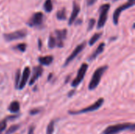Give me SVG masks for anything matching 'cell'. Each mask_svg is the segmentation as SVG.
Masks as SVG:
<instances>
[{
  "instance_id": "4fadbf2b",
  "label": "cell",
  "mask_w": 135,
  "mask_h": 134,
  "mask_svg": "<svg viewBox=\"0 0 135 134\" xmlns=\"http://www.w3.org/2000/svg\"><path fill=\"white\" fill-rule=\"evenodd\" d=\"M80 12V6L78 4H77L75 2H74V4H73V11H72V13L70 17V19H69V24L71 25L72 23L76 20L78 13Z\"/></svg>"
},
{
  "instance_id": "cb8c5ba5",
  "label": "cell",
  "mask_w": 135,
  "mask_h": 134,
  "mask_svg": "<svg viewBox=\"0 0 135 134\" xmlns=\"http://www.w3.org/2000/svg\"><path fill=\"white\" fill-rule=\"evenodd\" d=\"M20 77H21V71H20V70H17L16 75H15V87L17 88H18V85L20 82Z\"/></svg>"
},
{
  "instance_id": "484cf974",
  "label": "cell",
  "mask_w": 135,
  "mask_h": 134,
  "mask_svg": "<svg viewBox=\"0 0 135 134\" xmlns=\"http://www.w3.org/2000/svg\"><path fill=\"white\" fill-rule=\"evenodd\" d=\"M96 23V21L95 19H90L89 22V26H88V31H90L91 29H93L94 24Z\"/></svg>"
},
{
  "instance_id": "6da1fadb",
  "label": "cell",
  "mask_w": 135,
  "mask_h": 134,
  "mask_svg": "<svg viewBox=\"0 0 135 134\" xmlns=\"http://www.w3.org/2000/svg\"><path fill=\"white\" fill-rule=\"evenodd\" d=\"M135 129L134 124L133 123H123V124H117L114 126H109L105 129L103 134H117L122 131L125 130H131L134 131Z\"/></svg>"
},
{
  "instance_id": "5b68a950",
  "label": "cell",
  "mask_w": 135,
  "mask_h": 134,
  "mask_svg": "<svg viewBox=\"0 0 135 134\" xmlns=\"http://www.w3.org/2000/svg\"><path fill=\"white\" fill-rule=\"evenodd\" d=\"M27 36V32L25 29H21V30H17L15 32H13L11 33H6L3 35V37L5 39V40L10 42V41H13V40H17L20 39H23Z\"/></svg>"
},
{
  "instance_id": "603a6c76",
  "label": "cell",
  "mask_w": 135,
  "mask_h": 134,
  "mask_svg": "<svg viewBox=\"0 0 135 134\" xmlns=\"http://www.w3.org/2000/svg\"><path fill=\"white\" fill-rule=\"evenodd\" d=\"M19 126L18 125H14V126H10L9 129H8V130L6 131V134H11L13 133H14V132H16L18 129H19Z\"/></svg>"
},
{
  "instance_id": "4316f807",
  "label": "cell",
  "mask_w": 135,
  "mask_h": 134,
  "mask_svg": "<svg viewBox=\"0 0 135 134\" xmlns=\"http://www.w3.org/2000/svg\"><path fill=\"white\" fill-rule=\"evenodd\" d=\"M39 112H40V110L35 109V110H32V111H30V114H31V115H35V114H37V113H39Z\"/></svg>"
},
{
  "instance_id": "8fae6325",
  "label": "cell",
  "mask_w": 135,
  "mask_h": 134,
  "mask_svg": "<svg viewBox=\"0 0 135 134\" xmlns=\"http://www.w3.org/2000/svg\"><path fill=\"white\" fill-rule=\"evenodd\" d=\"M30 73H31V70H30V68L28 66V67H25V70H23V73H22V76H21V78L20 80V82H19V85H18V89H22L24 88V87L25 86L28 78H29V76H30Z\"/></svg>"
},
{
  "instance_id": "83f0119b",
  "label": "cell",
  "mask_w": 135,
  "mask_h": 134,
  "mask_svg": "<svg viewBox=\"0 0 135 134\" xmlns=\"http://www.w3.org/2000/svg\"><path fill=\"white\" fill-rule=\"evenodd\" d=\"M96 1H97V0H88V1H87V4H88V6L93 5V4L95 3Z\"/></svg>"
},
{
  "instance_id": "7402d4cb",
  "label": "cell",
  "mask_w": 135,
  "mask_h": 134,
  "mask_svg": "<svg viewBox=\"0 0 135 134\" xmlns=\"http://www.w3.org/2000/svg\"><path fill=\"white\" fill-rule=\"evenodd\" d=\"M26 48H27V45L25 43H19L14 47V49H17V50H18V51H20L21 52H25Z\"/></svg>"
},
{
  "instance_id": "44dd1931",
  "label": "cell",
  "mask_w": 135,
  "mask_h": 134,
  "mask_svg": "<svg viewBox=\"0 0 135 134\" xmlns=\"http://www.w3.org/2000/svg\"><path fill=\"white\" fill-rule=\"evenodd\" d=\"M54 129H55V122L51 121L47 127V134H52L54 133Z\"/></svg>"
},
{
  "instance_id": "3957f363",
  "label": "cell",
  "mask_w": 135,
  "mask_h": 134,
  "mask_svg": "<svg viewBox=\"0 0 135 134\" xmlns=\"http://www.w3.org/2000/svg\"><path fill=\"white\" fill-rule=\"evenodd\" d=\"M110 9L109 4H104L100 8V17L97 22V28H101L104 26L107 18H108V12Z\"/></svg>"
},
{
  "instance_id": "7a4b0ae2",
  "label": "cell",
  "mask_w": 135,
  "mask_h": 134,
  "mask_svg": "<svg viewBox=\"0 0 135 134\" xmlns=\"http://www.w3.org/2000/svg\"><path fill=\"white\" fill-rule=\"evenodd\" d=\"M107 69H108V66H101V67L96 70V71L94 72L93 77L89 82V90H94L99 85L100 80H101V77H102L103 74L105 73V71L107 70Z\"/></svg>"
},
{
  "instance_id": "e0dca14e",
  "label": "cell",
  "mask_w": 135,
  "mask_h": 134,
  "mask_svg": "<svg viewBox=\"0 0 135 134\" xmlns=\"http://www.w3.org/2000/svg\"><path fill=\"white\" fill-rule=\"evenodd\" d=\"M56 17L58 18V20H60V21H63V20H66V8H62V9L59 10L56 13Z\"/></svg>"
},
{
  "instance_id": "ac0fdd59",
  "label": "cell",
  "mask_w": 135,
  "mask_h": 134,
  "mask_svg": "<svg viewBox=\"0 0 135 134\" xmlns=\"http://www.w3.org/2000/svg\"><path fill=\"white\" fill-rule=\"evenodd\" d=\"M44 8L46 12H47V13L51 12V10L53 9V5H52L51 0H46L44 4Z\"/></svg>"
},
{
  "instance_id": "277c9868",
  "label": "cell",
  "mask_w": 135,
  "mask_h": 134,
  "mask_svg": "<svg viewBox=\"0 0 135 134\" xmlns=\"http://www.w3.org/2000/svg\"><path fill=\"white\" fill-rule=\"evenodd\" d=\"M104 100L103 98H100L97 101H96L93 104L82 109V110H80V111H70L69 113L70 115H79V114H83V113H87V112H91V111H97L98 110L104 103Z\"/></svg>"
},
{
  "instance_id": "52a82bcc",
  "label": "cell",
  "mask_w": 135,
  "mask_h": 134,
  "mask_svg": "<svg viewBox=\"0 0 135 134\" xmlns=\"http://www.w3.org/2000/svg\"><path fill=\"white\" fill-rule=\"evenodd\" d=\"M44 21V14L41 12H36L33 13L29 21H28V24L30 27H38L43 24Z\"/></svg>"
},
{
  "instance_id": "8992f818",
  "label": "cell",
  "mask_w": 135,
  "mask_h": 134,
  "mask_svg": "<svg viewBox=\"0 0 135 134\" xmlns=\"http://www.w3.org/2000/svg\"><path fill=\"white\" fill-rule=\"evenodd\" d=\"M88 70V65L85 64V63H83L81 65V66L80 67L78 72V74H77V77H75V79L72 81L71 83V85L73 87H77L78 85H80V83L82 81V80L84 79V77L86 73V71Z\"/></svg>"
},
{
  "instance_id": "f546056e",
  "label": "cell",
  "mask_w": 135,
  "mask_h": 134,
  "mask_svg": "<svg viewBox=\"0 0 135 134\" xmlns=\"http://www.w3.org/2000/svg\"><path fill=\"white\" fill-rule=\"evenodd\" d=\"M74 91L70 92V94H69V96H71V95H73V94H74Z\"/></svg>"
},
{
  "instance_id": "d6986e66",
  "label": "cell",
  "mask_w": 135,
  "mask_h": 134,
  "mask_svg": "<svg viewBox=\"0 0 135 134\" xmlns=\"http://www.w3.org/2000/svg\"><path fill=\"white\" fill-rule=\"evenodd\" d=\"M102 36V33L101 32H97L96 34H94L91 38H90V40H89V45H93Z\"/></svg>"
},
{
  "instance_id": "f1b7e54d",
  "label": "cell",
  "mask_w": 135,
  "mask_h": 134,
  "mask_svg": "<svg viewBox=\"0 0 135 134\" xmlns=\"http://www.w3.org/2000/svg\"><path fill=\"white\" fill-rule=\"evenodd\" d=\"M34 133V127L33 126H31L29 128V130H28V134H33Z\"/></svg>"
},
{
  "instance_id": "5bb4252c",
  "label": "cell",
  "mask_w": 135,
  "mask_h": 134,
  "mask_svg": "<svg viewBox=\"0 0 135 134\" xmlns=\"http://www.w3.org/2000/svg\"><path fill=\"white\" fill-rule=\"evenodd\" d=\"M53 57L51 55H47V56H41L39 57L38 61L41 65H44V66H49L53 62Z\"/></svg>"
},
{
  "instance_id": "4dcf8cb0",
  "label": "cell",
  "mask_w": 135,
  "mask_h": 134,
  "mask_svg": "<svg viewBox=\"0 0 135 134\" xmlns=\"http://www.w3.org/2000/svg\"><path fill=\"white\" fill-rule=\"evenodd\" d=\"M134 1L135 0H129V2H133V3H134Z\"/></svg>"
},
{
  "instance_id": "9c48e42d",
  "label": "cell",
  "mask_w": 135,
  "mask_h": 134,
  "mask_svg": "<svg viewBox=\"0 0 135 134\" xmlns=\"http://www.w3.org/2000/svg\"><path fill=\"white\" fill-rule=\"evenodd\" d=\"M85 44H86V43L85 42H83L82 43H81V44H79V45L77 46V47L74 50V51H72V53L70 54V55L66 59V61L64 62V66L69 65L70 62H71L77 57V55H78L82 51V50L85 47Z\"/></svg>"
},
{
  "instance_id": "30bf717a",
  "label": "cell",
  "mask_w": 135,
  "mask_h": 134,
  "mask_svg": "<svg viewBox=\"0 0 135 134\" xmlns=\"http://www.w3.org/2000/svg\"><path fill=\"white\" fill-rule=\"evenodd\" d=\"M55 36H56V42H57V46L59 47H63V41L66 37L67 35V31L66 29H62V30H55Z\"/></svg>"
},
{
  "instance_id": "d4e9b609",
  "label": "cell",
  "mask_w": 135,
  "mask_h": 134,
  "mask_svg": "<svg viewBox=\"0 0 135 134\" xmlns=\"http://www.w3.org/2000/svg\"><path fill=\"white\" fill-rule=\"evenodd\" d=\"M6 127V121L3 120L0 122V134L2 133L3 130H5Z\"/></svg>"
},
{
  "instance_id": "ba28073f",
  "label": "cell",
  "mask_w": 135,
  "mask_h": 134,
  "mask_svg": "<svg viewBox=\"0 0 135 134\" xmlns=\"http://www.w3.org/2000/svg\"><path fill=\"white\" fill-rule=\"evenodd\" d=\"M134 5V3L131 2H127V3H125V4L122 5V6H120L119 7H118V8L115 10V12H114V13H113V22H114V24H118V23H119V16H120L121 13H122L123 10H125V9H128V8L133 6Z\"/></svg>"
},
{
  "instance_id": "1f68e13d",
  "label": "cell",
  "mask_w": 135,
  "mask_h": 134,
  "mask_svg": "<svg viewBox=\"0 0 135 134\" xmlns=\"http://www.w3.org/2000/svg\"><path fill=\"white\" fill-rule=\"evenodd\" d=\"M113 1H114V2H115V1H117V0H113Z\"/></svg>"
},
{
  "instance_id": "7c38bea8",
  "label": "cell",
  "mask_w": 135,
  "mask_h": 134,
  "mask_svg": "<svg viewBox=\"0 0 135 134\" xmlns=\"http://www.w3.org/2000/svg\"><path fill=\"white\" fill-rule=\"evenodd\" d=\"M43 71H44V70H43L42 66H35V67L33 68V73H32L31 80H30V81H29V85H32L36 82V81L42 75Z\"/></svg>"
},
{
  "instance_id": "2e32d148",
  "label": "cell",
  "mask_w": 135,
  "mask_h": 134,
  "mask_svg": "<svg viewBox=\"0 0 135 134\" xmlns=\"http://www.w3.org/2000/svg\"><path fill=\"white\" fill-rule=\"evenodd\" d=\"M8 110L12 113H17L20 110V103L17 101H13L9 104Z\"/></svg>"
},
{
  "instance_id": "9a60e30c",
  "label": "cell",
  "mask_w": 135,
  "mask_h": 134,
  "mask_svg": "<svg viewBox=\"0 0 135 134\" xmlns=\"http://www.w3.org/2000/svg\"><path fill=\"white\" fill-rule=\"evenodd\" d=\"M104 47H105V44H104V43H100V45L97 47V48L96 49V51H95L93 52V54L90 56L89 60L92 61V60H94L96 58H97V56H98L99 54H100L104 51Z\"/></svg>"
},
{
  "instance_id": "ffe728a7",
  "label": "cell",
  "mask_w": 135,
  "mask_h": 134,
  "mask_svg": "<svg viewBox=\"0 0 135 134\" xmlns=\"http://www.w3.org/2000/svg\"><path fill=\"white\" fill-rule=\"evenodd\" d=\"M55 46H57L56 39L52 35H51L50 37H49V39H48V47L50 48H54Z\"/></svg>"
}]
</instances>
